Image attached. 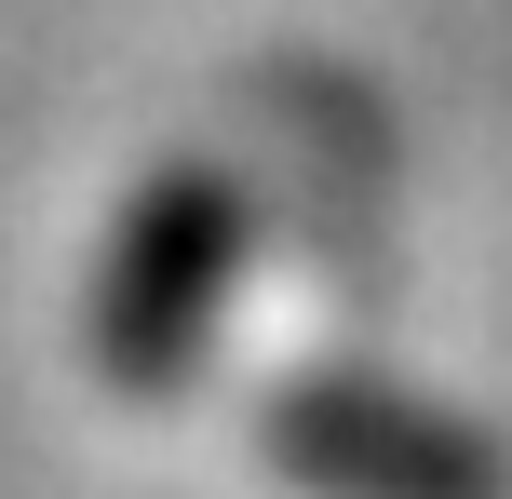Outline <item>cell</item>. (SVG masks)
<instances>
[{
    "label": "cell",
    "instance_id": "7a4b0ae2",
    "mask_svg": "<svg viewBox=\"0 0 512 499\" xmlns=\"http://www.w3.org/2000/svg\"><path fill=\"white\" fill-rule=\"evenodd\" d=\"M243 432L297 499H512V459L459 405L391 392V378L337 365V351H297L243 392Z\"/></svg>",
    "mask_w": 512,
    "mask_h": 499
},
{
    "label": "cell",
    "instance_id": "6da1fadb",
    "mask_svg": "<svg viewBox=\"0 0 512 499\" xmlns=\"http://www.w3.org/2000/svg\"><path fill=\"white\" fill-rule=\"evenodd\" d=\"M243 270H256V189L230 162H162V176L122 203L108 257H95L81 365H95L122 405H176L189 378L216 365V338H230Z\"/></svg>",
    "mask_w": 512,
    "mask_h": 499
}]
</instances>
